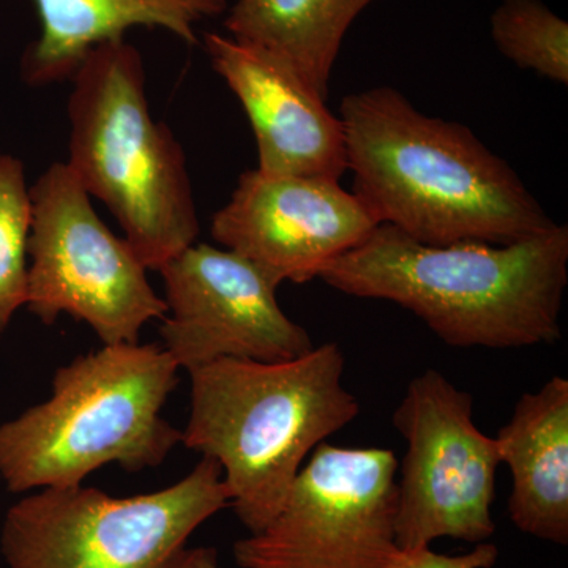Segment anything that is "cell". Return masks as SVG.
<instances>
[{"mask_svg":"<svg viewBox=\"0 0 568 568\" xmlns=\"http://www.w3.org/2000/svg\"><path fill=\"white\" fill-rule=\"evenodd\" d=\"M32 226L31 189L24 164L0 155V336L28 302L29 237Z\"/></svg>","mask_w":568,"mask_h":568,"instance_id":"e0dca14e","label":"cell"},{"mask_svg":"<svg viewBox=\"0 0 568 568\" xmlns=\"http://www.w3.org/2000/svg\"><path fill=\"white\" fill-rule=\"evenodd\" d=\"M497 556L499 549L488 541L477 544L473 551L458 556L439 555L428 547L406 552L402 568H491Z\"/></svg>","mask_w":568,"mask_h":568,"instance_id":"ac0fdd59","label":"cell"},{"mask_svg":"<svg viewBox=\"0 0 568 568\" xmlns=\"http://www.w3.org/2000/svg\"><path fill=\"white\" fill-rule=\"evenodd\" d=\"M204 48L252 123L256 170L342 179L347 171L345 130L327 99L271 52L213 32L205 33Z\"/></svg>","mask_w":568,"mask_h":568,"instance_id":"7c38bea8","label":"cell"},{"mask_svg":"<svg viewBox=\"0 0 568 568\" xmlns=\"http://www.w3.org/2000/svg\"><path fill=\"white\" fill-rule=\"evenodd\" d=\"M376 0H237L224 20L230 37L293 67L327 99L343 40Z\"/></svg>","mask_w":568,"mask_h":568,"instance_id":"9a60e30c","label":"cell"},{"mask_svg":"<svg viewBox=\"0 0 568 568\" xmlns=\"http://www.w3.org/2000/svg\"><path fill=\"white\" fill-rule=\"evenodd\" d=\"M489 24L497 51L508 61L568 85V22L544 0H503Z\"/></svg>","mask_w":568,"mask_h":568,"instance_id":"2e32d148","label":"cell"},{"mask_svg":"<svg viewBox=\"0 0 568 568\" xmlns=\"http://www.w3.org/2000/svg\"><path fill=\"white\" fill-rule=\"evenodd\" d=\"M40 36L22 55L31 85L73 77L85 55L104 41L125 39L133 28H156L189 44L197 26L227 10V0H33Z\"/></svg>","mask_w":568,"mask_h":568,"instance_id":"5bb4252c","label":"cell"},{"mask_svg":"<svg viewBox=\"0 0 568 568\" xmlns=\"http://www.w3.org/2000/svg\"><path fill=\"white\" fill-rule=\"evenodd\" d=\"M394 424L407 444L398 480V547L417 551L444 537L487 541L496 529L491 507L500 457L495 437L474 422L473 395L426 369L407 386Z\"/></svg>","mask_w":568,"mask_h":568,"instance_id":"9c48e42d","label":"cell"},{"mask_svg":"<svg viewBox=\"0 0 568 568\" xmlns=\"http://www.w3.org/2000/svg\"><path fill=\"white\" fill-rule=\"evenodd\" d=\"M164 283L160 335L186 373L220 358L284 362L315 347L276 301V286L245 257L192 245L160 268Z\"/></svg>","mask_w":568,"mask_h":568,"instance_id":"30bf717a","label":"cell"},{"mask_svg":"<svg viewBox=\"0 0 568 568\" xmlns=\"http://www.w3.org/2000/svg\"><path fill=\"white\" fill-rule=\"evenodd\" d=\"M375 216L336 179L246 171L213 215V241L245 257L276 287L306 283L361 244Z\"/></svg>","mask_w":568,"mask_h":568,"instance_id":"8fae6325","label":"cell"},{"mask_svg":"<svg viewBox=\"0 0 568 568\" xmlns=\"http://www.w3.org/2000/svg\"><path fill=\"white\" fill-rule=\"evenodd\" d=\"M170 568H222V566L215 548L197 547L183 549Z\"/></svg>","mask_w":568,"mask_h":568,"instance_id":"d6986e66","label":"cell"},{"mask_svg":"<svg viewBox=\"0 0 568 568\" xmlns=\"http://www.w3.org/2000/svg\"><path fill=\"white\" fill-rule=\"evenodd\" d=\"M164 347L122 343L55 369L51 396L0 424V480L14 495L82 485L108 465H162L182 429L162 410L179 383Z\"/></svg>","mask_w":568,"mask_h":568,"instance_id":"277c9868","label":"cell"},{"mask_svg":"<svg viewBox=\"0 0 568 568\" xmlns=\"http://www.w3.org/2000/svg\"><path fill=\"white\" fill-rule=\"evenodd\" d=\"M398 462L388 448L320 444L275 518L234 545L242 568H402Z\"/></svg>","mask_w":568,"mask_h":568,"instance_id":"ba28073f","label":"cell"},{"mask_svg":"<svg viewBox=\"0 0 568 568\" xmlns=\"http://www.w3.org/2000/svg\"><path fill=\"white\" fill-rule=\"evenodd\" d=\"M69 100L71 173L108 205L148 271L200 235L185 153L149 110L141 52L125 39L93 48Z\"/></svg>","mask_w":568,"mask_h":568,"instance_id":"5b68a950","label":"cell"},{"mask_svg":"<svg viewBox=\"0 0 568 568\" xmlns=\"http://www.w3.org/2000/svg\"><path fill=\"white\" fill-rule=\"evenodd\" d=\"M316 278L339 293L394 302L454 347L515 349L559 342L568 227L510 245H426L377 224Z\"/></svg>","mask_w":568,"mask_h":568,"instance_id":"7a4b0ae2","label":"cell"},{"mask_svg":"<svg viewBox=\"0 0 568 568\" xmlns=\"http://www.w3.org/2000/svg\"><path fill=\"white\" fill-rule=\"evenodd\" d=\"M511 476L508 515L521 532L568 545V381L523 394L495 437Z\"/></svg>","mask_w":568,"mask_h":568,"instance_id":"4fadbf2b","label":"cell"},{"mask_svg":"<svg viewBox=\"0 0 568 568\" xmlns=\"http://www.w3.org/2000/svg\"><path fill=\"white\" fill-rule=\"evenodd\" d=\"M336 343L284 362L220 358L190 372L182 444L219 463L250 534L275 518L305 459L361 413Z\"/></svg>","mask_w":568,"mask_h":568,"instance_id":"3957f363","label":"cell"},{"mask_svg":"<svg viewBox=\"0 0 568 568\" xmlns=\"http://www.w3.org/2000/svg\"><path fill=\"white\" fill-rule=\"evenodd\" d=\"M230 507L223 470L201 459L159 491L114 497L99 488H43L7 510L0 551L9 568H170L186 541Z\"/></svg>","mask_w":568,"mask_h":568,"instance_id":"8992f818","label":"cell"},{"mask_svg":"<svg viewBox=\"0 0 568 568\" xmlns=\"http://www.w3.org/2000/svg\"><path fill=\"white\" fill-rule=\"evenodd\" d=\"M338 118L353 193L379 224L426 245H510L558 224L473 130L390 85L345 97Z\"/></svg>","mask_w":568,"mask_h":568,"instance_id":"6da1fadb","label":"cell"},{"mask_svg":"<svg viewBox=\"0 0 568 568\" xmlns=\"http://www.w3.org/2000/svg\"><path fill=\"white\" fill-rule=\"evenodd\" d=\"M31 201L29 312L47 325L62 315L82 321L104 345L140 343L144 325L166 316V304L69 164L52 163L31 186Z\"/></svg>","mask_w":568,"mask_h":568,"instance_id":"52a82bcc","label":"cell"}]
</instances>
